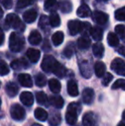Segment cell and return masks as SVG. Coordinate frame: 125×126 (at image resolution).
Returning <instances> with one entry per match:
<instances>
[{
	"label": "cell",
	"mask_w": 125,
	"mask_h": 126,
	"mask_svg": "<svg viewBox=\"0 0 125 126\" xmlns=\"http://www.w3.org/2000/svg\"><path fill=\"white\" fill-rule=\"evenodd\" d=\"M41 68L45 72L54 73L57 76L63 78L66 75L67 70L63 64H61L54 57L46 55L43 58L41 63Z\"/></svg>",
	"instance_id": "obj_1"
},
{
	"label": "cell",
	"mask_w": 125,
	"mask_h": 126,
	"mask_svg": "<svg viewBox=\"0 0 125 126\" xmlns=\"http://www.w3.org/2000/svg\"><path fill=\"white\" fill-rule=\"evenodd\" d=\"M79 111H80V106L78 103H70L67 108V112L65 115L67 124L69 125H74L76 123Z\"/></svg>",
	"instance_id": "obj_2"
},
{
	"label": "cell",
	"mask_w": 125,
	"mask_h": 126,
	"mask_svg": "<svg viewBox=\"0 0 125 126\" xmlns=\"http://www.w3.org/2000/svg\"><path fill=\"white\" fill-rule=\"evenodd\" d=\"M24 44H25V40L22 35L16 33H11L10 36V41H9L10 50L14 52H18L23 48Z\"/></svg>",
	"instance_id": "obj_3"
},
{
	"label": "cell",
	"mask_w": 125,
	"mask_h": 126,
	"mask_svg": "<svg viewBox=\"0 0 125 126\" xmlns=\"http://www.w3.org/2000/svg\"><path fill=\"white\" fill-rule=\"evenodd\" d=\"M5 23L8 26L11 27V28H15V29L18 30L20 32L24 31V29H25L24 24L22 22L20 18L15 14H9L6 16V19H5Z\"/></svg>",
	"instance_id": "obj_4"
},
{
	"label": "cell",
	"mask_w": 125,
	"mask_h": 126,
	"mask_svg": "<svg viewBox=\"0 0 125 126\" xmlns=\"http://www.w3.org/2000/svg\"><path fill=\"white\" fill-rule=\"evenodd\" d=\"M10 116L15 121H22L26 116L25 110L20 105L14 104L10 107Z\"/></svg>",
	"instance_id": "obj_5"
},
{
	"label": "cell",
	"mask_w": 125,
	"mask_h": 126,
	"mask_svg": "<svg viewBox=\"0 0 125 126\" xmlns=\"http://www.w3.org/2000/svg\"><path fill=\"white\" fill-rule=\"evenodd\" d=\"M111 69L117 75L125 76V62L121 58H115L111 64Z\"/></svg>",
	"instance_id": "obj_6"
},
{
	"label": "cell",
	"mask_w": 125,
	"mask_h": 126,
	"mask_svg": "<svg viewBox=\"0 0 125 126\" xmlns=\"http://www.w3.org/2000/svg\"><path fill=\"white\" fill-rule=\"evenodd\" d=\"M93 20L96 22L98 25H104L108 22L109 16L107 14L104 13L102 11H98V10H95L92 15Z\"/></svg>",
	"instance_id": "obj_7"
},
{
	"label": "cell",
	"mask_w": 125,
	"mask_h": 126,
	"mask_svg": "<svg viewBox=\"0 0 125 126\" xmlns=\"http://www.w3.org/2000/svg\"><path fill=\"white\" fill-rule=\"evenodd\" d=\"M82 124L83 126H98V121L94 113L91 111L85 113L82 118Z\"/></svg>",
	"instance_id": "obj_8"
},
{
	"label": "cell",
	"mask_w": 125,
	"mask_h": 126,
	"mask_svg": "<svg viewBox=\"0 0 125 126\" xmlns=\"http://www.w3.org/2000/svg\"><path fill=\"white\" fill-rule=\"evenodd\" d=\"M68 28L71 35H75L76 33H80L82 28V22L77 20L69 21L68 23Z\"/></svg>",
	"instance_id": "obj_9"
},
{
	"label": "cell",
	"mask_w": 125,
	"mask_h": 126,
	"mask_svg": "<svg viewBox=\"0 0 125 126\" xmlns=\"http://www.w3.org/2000/svg\"><path fill=\"white\" fill-rule=\"evenodd\" d=\"M94 92L92 88H85L82 92V100L85 104L90 105L94 102Z\"/></svg>",
	"instance_id": "obj_10"
},
{
	"label": "cell",
	"mask_w": 125,
	"mask_h": 126,
	"mask_svg": "<svg viewBox=\"0 0 125 126\" xmlns=\"http://www.w3.org/2000/svg\"><path fill=\"white\" fill-rule=\"evenodd\" d=\"M18 81L20 84L25 88H31L33 86V80L28 74H20L18 76Z\"/></svg>",
	"instance_id": "obj_11"
},
{
	"label": "cell",
	"mask_w": 125,
	"mask_h": 126,
	"mask_svg": "<svg viewBox=\"0 0 125 126\" xmlns=\"http://www.w3.org/2000/svg\"><path fill=\"white\" fill-rule=\"evenodd\" d=\"M80 70L81 74L85 78H90L92 76V69H91L90 63L87 61H83L80 63Z\"/></svg>",
	"instance_id": "obj_12"
},
{
	"label": "cell",
	"mask_w": 125,
	"mask_h": 126,
	"mask_svg": "<svg viewBox=\"0 0 125 126\" xmlns=\"http://www.w3.org/2000/svg\"><path fill=\"white\" fill-rule=\"evenodd\" d=\"M20 100L23 105L30 106L33 104V95L30 92H22L20 95Z\"/></svg>",
	"instance_id": "obj_13"
},
{
	"label": "cell",
	"mask_w": 125,
	"mask_h": 126,
	"mask_svg": "<svg viewBox=\"0 0 125 126\" xmlns=\"http://www.w3.org/2000/svg\"><path fill=\"white\" fill-rule=\"evenodd\" d=\"M10 66H11V68L13 70H20L26 69L28 66V62L24 58H20V59H15L14 61H12L11 63H10Z\"/></svg>",
	"instance_id": "obj_14"
},
{
	"label": "cell",
	"mask_w": 125,
	"mask_h": 126,
	"mask_svg": "<svg viewBox=\"0 0 125 126\" xmlns=\"http://www.w3.org/2000/svg\"><path fill=\"white\" fill-rule=\"evenodd\" d=\"M67 90H68V94L72 97H76L79 94V89L77 83L73 80H70V81H68Z\"/></svg>",
	"instance_id": "obj_15"
},
{
	"label": "cell",
	"mask_w": 125,
	"mask_h": 126,
	"mask_svg": "<svg viewBox=\"0 0 125 126\" xmlns=\"http://www.w3.org/2000/svg\"><path fill=\"white\" fill-rule=\"evenodd\" d=\"M27 57L32 63H37L40 60V51L34 48H29L27 51Z\"/></svg>",
	"instance_id": "obj_16"
},
{
	"label": "cell",
	"mask_w": 125,
	"mask_h": 126,
	"mask_svg": "<svg viewBox=\"0 0 125 126\" xmlns=\"http://www.w3.org/2000/svg\"><path fill=\"white\" fill-rule=\"evenodd\" d=\"M76 14L79 17H82V18L88 17L91 16V10L88 7V5H87L86 3H82L78 8Z\"/></svg>",
	"instance_id": "obj_17"
},
{
	"label": "cell",
	"mask_w": 125,
	"mask_h": 126,
	"mask_svg": "<svg viewBox=\"0 0 125 126\" xmlns=\"http://www.w3.org/2000/svg\"><path fill=\"white\" fill-rule=\"evenodd\" d=\"M41 40H42L41 34L37 30L32 31L28 36V41L30 42V44L34 46L39 45L40 43V41H41Z\"/></svg>",
	"instance_id": "obj_18"
},
{
	"label": "cell",
	"mask_w": 125,
	"mask_h": 126,
	"mask_svg": "<svg viewBox=\"0 0 125 126\" xmlns=\"http://www.w3.org/2000/svg\"><path fill=\"white\" fill-rule=\"evenodd\" d=\"M18 86L14 82H9L5 86V91L10 97H15L18 94Z\"/></svg>",
	"instance_id": "obj_19"
},
{
	"label": "cell",
	"mask_w": 125,
	"mask_h": 126,
	"mask_svg": "<svg viewBox=\"0 0 125 126\" xmlns=\"http://www.w3.org/2000/svg\"><path fill=\"white\" fill-rule=\"evenodd\" d=\"M105 70H106V67L105 64L103 62H97L94 65V71H95V75L98 77H103L105 74Z\"/></svg>",
	"instance_id": "obj_20"
},
{
	"label": "cell",
	"mask_w": 125,
	"mask_h": 126,
	"mask_svg": "<svg viewBox=\"0 0 125 126\" xmlns=\"http://www.w3.org/2000/svg\"><path fill=\"white\" fill-rule=\"evenodd\" d=\"M37 18V11L35 10H28L23 14V20L27 23H32Z\"/></svg>",
	"instance_id": "obj_21"
},
{
	"label": "cell",
	"mask_w": 125,
	"mask_h": 126,
	"mask_svg": "<svg viewBox=\"0 0 125 126\" xmlns=\"http://www.w3.org/2000/svg\"><path fill=\"white\" fill-rule=\"evenodd\" d=\"M48 85H49V88L51 89V91L52 93L55 94H58L61 91V83L59 82L58 80L57 79H51L48 81Z\"/></svg>",
	"instance_id": "obj_22"
},
{
	"label": "cell",
	"mask_w": 125,
	"mask_h": 126,
	"mask_svg": "<svg viewBox=\"0 0 125 126\" xmlns=\"http://www.w3.org/2000/svg\"><path fill=\"white\" fill-rule=\"evenodd\" d=\"M57 8H58V3H57V0H45V1L44 9L46 11H51L52 13Z\"/></svg>",
	"instance_id": "obj_23"
},
{
	"label": "cell",
	"mask_w": 125,
	"mask_h": 126,
	"mask_svg": "<svg viewBox=\"0 0 125 126\" xmlns=\"http://www.w3.org/2000/svg\"><path fill=\"white\" fill-rule=\"evenodd\" d=\"M93 52L94 55L96 58H101L104 56V52H105V47H104L103 44L101 43H96L93 46Z\"/></svg>",
	"instance_id": "obj_24"
},
{
	"label": "cell",
	"mask_w": 125,
	"mask_h": 126,
	"mask_svg": "<svg viewBox=\"0 0 125 126\" xmlns=\"http://www.w3.org/2000/svg\"><path fill=\"white\" fill-rule=\"evenodd\" d=\"M34 117L36 119L44 122L48 118V113L45 110L42 109V108H36L34 111Z\"/></svg>",
	"instance_id": "obj_25"
},
{
	"label": "cell",
	"mask_w": 125,
	"mask_h": 126,
	"mask_svg": "<svg viewBox=\"0 0 125 126\" xmlns=\"http://www.w3.org/2000/svg\"><path fill=\"white\" fill-rule=\"evenodd\" d=\"M90 34L94 40H97V41H99L103 38V30L99 27H94V28H91Z\"/></svg>",
	"instance_id": "obj_26"
},
{
	"label": "cell",
	"mask_w": 125,
	"mask_h": 126,
	"mask_svg": "<svg viewBox=\"0 0 125 126\" xmlns=\"http://www.w3.org/2000/svg\"><path fill=\"white\" fill-rule=\"evenodd\" d=\"M48 120L49 124L52 126H57L62 121V118L58 112H52L50 117L48 118Z\"/></svg>",
	"instance_id": "obj_27"
},
{
	"label": "cell",
	"mask_w": 125,
	"mask_h": 126,
	"mask_svg": "<svg viewBox=\"0 0 125 126\" xmlns=\"http://www.w3.org/2000/svg\"><path fill=\"white\" fill-rule=\"evenodd\" d=\"M77 45H78V47L80 49H87L91 45V40L87 35L82 36L78 39Z\"/></svg>",
	"instance_id": "obj_28"
},
{
	"label": "cell",
	"mask_w": 125,
	"mask_h": 126,
	"mask_svg": "<svg viewBox=\"0 0 125 126\" xmlns=\"http://www.w3.org/2000/svg\"><path fill=\"white\" fill-rule=\"evenodd\" d=\"M107 42L108 44L112 47H116L119 45V38L115 33H108L107 35Z\"/></svg>",
	"instance_id": "obj_29"
},
{
	"label": "cell",
	"mask_w": 125,
	"mask_h": 126,
	"mask_svg": "<svg viewBox=\"0 0 125 126\" xmlns=\"http://www.w3.org/2000/svg\"><path fill=\"white\" fill-rule=\"evenodd\" d=\"M49 101H50L51 105H52L54 107L57 108V109L62 108L64 104V100L61 96H52L50 98Z\"/></svg>",
	"instance_id": "obj_30"
},
{
	"label": "cell",
	"mask_w": 125,
	"mask_h": 126,
	"mask_svg": "<svg viewBox=\"0 0 125 126\" xmlns=\"http://www.w3.org/2000/svg\"><path fill=\"white\" fill-rule=\"evenodd\" d=\"M63 39H64V35H63V33L61 31H57L52 35V42H53L54 46L57 47V46L61 45L63 41Z\"/></svg>",
	"instance_id": "obj_31"
},
{
	"label": "cell",
	"mask_w": 125,
	"mask_h": 126,
	"mask_svg": "<svg viewBox=\"0 0 125 126\" xmlns=\"http://www.w3.org/2000/svg\"><path fill=\"white\" fill-rule=\"evenodd\" d=\"M60 17H59L58 14H57L56 12H52L51 13L50 16H49V23L52 25V27L57 28L60 25Z\"/></svg>",
	"instance_id": "obj_32"
},
{
	"label": "cell",
	"mask_w": 125,
	"mask_h": 126,
	"mask_svg": "<svg viewBox=\"0 0 125 126\" xmlns=\"http://www.w3.org/2000/svg\"><path fill=\"white\" fill-rule=\"evenodd\" d=\"M36 100L39 104L42 105V106H47V104H48V102H49L47 95L45 94L44 92H41V91L38 92V93L36 94Z\"/></svg>",
	"instance_id": "obj_33"
},
{
	"label": "cell",
	"mask_w": 125,
	"mask_h": 126,
	"mask_svg": "<svg viewBox=\"0 0 125 126\" xmlns=\"http://www.w3.org/2000/svg\"><path fill=\"white\" fill-rule=\"evenodd\" d=\"M59 8H60L61 11L63 12V13H69L72 10V3L69 1L64 0V1H62L60 3Z\"/></svg>",
	"instance_id": "obj_34"
},
{
	"label": "cell",
	"mask_w": 125,
	"mask_h": 126,
	"mask_svg": "<svg viewBox=\"0 0 125 126\" xmlns=\"http://www.w3.org/2000/svg\"><path fill=\"white\" fill-rule=\"evenodd\" d=\"M46 78L42 74H38L35 77V84L38 87H44L46 84Z\"/></svg>",
	"instance_id": "obj_35"
},
{
	"label": "cell",
	"mask_w": 125,
	"mask_h": 126,
	"mask_svg": "<svg viewBox=\"0 0 125 126\" xmlns=\"http://www.w3.org/2000/svg\"><path fill=\"white\" fill-rule=\"evenodd\" d=\"M115 18L117 21H125V7H122L116 10Z\"/></svg>",
	"instance_id": "obj_36"
},
{
	"label": "cell",
	"mask_w": 125,
	"mask_h": 126,
	"mask_svg": "<svg viewBox=\"0 0 125 126\" xmlns=\"http://www.w3.org/2000/svg\"><path fill=\"white\" fill-rule=\"evenodd\" d=\"M115 31L117 33V34L120 37L122 40H125V26L122 25V24H119L117 25L115 28Z\"/></svg>",
	"instance_id": "obj_37"
},
{
	"label": "cell",
	"mask_w": 125,
	"mask_h": 126,
	"mask_svg": "<svg viewBox=\"0 0 125 126\" xmlns=\"http://www.w3.org/2000/svg\"><path fill=\"white\" fill-rule=\"evenodd\" d=\"M10 72V69L3 60L0 59V76H6Z\"/></svg>",
	"instance_id": "obj_38"
},
{
	"label": "cell",
	"mask_w": 125,
	"mask_h": 126,
	"mask_svg": "<svg viewBox=\"0 0 125 126\" xmlns=\"http://www.w3.org/2000/svg\"><path fill=\"white\" fill-rule=\"evenodd\" d=\"M112 89H118V88H122L125 89V80L124 79H118L113 83L111 87Z\"/></svg>",
	"instance_id": "obj_39"
},
{
	"label": "cell",
	"mask_w": 125,
	"mask_h": 126,
	"mask_svg": "<svg viewBox=\"0 0 125 126\" xmlns=\"http://www.w3.org/2000/svg\"><path fill=\"white\" fill-rule=\"evenodd\" d=\"M113 79V76L111 73H105V76H103V80H102V84L104 86H108L109 83L112 81Z\"/></svg>",
	"instance_id": "obj_40"
},
{
	"label": "cell",
	"mask_w": 125,
	"mask_h": 126,
	"mask_svg": "<svg viewBox=\"0 0 125 126\" xmlns=\"http://www.w3.org/2000/svg\"><path fill=\"white\" fill-rule=\"evenodd\" d=\"M48 20H49V18H47V16H42L40 17L39 25H40V27L42 29H45V28L48 25V22H49Z\"/></svg>",
	"instance_id": "obj_41"
},
{
	"label": "cell",
	"mask_w": 125,
	"mask_h": 126,
	"mask_svg": "<svg viewBox=\"0 0 125 126\" xmlns=\"http://www.w3.org/2000/svg\"><path fill=\"white\" fill-rule=\"evenodd\" d=\"M32 0H17L16 1V6L17 8H24V7L28 6L31 4Z\"/></svg>",
	"instance_id": "obj_42"
},
{
	"label": "cell",
	"mask_w": 125,
	"mask_h": 126,
	"mask_svg": "<svg viewBox=\"0 0 125 126\" xmlns=\"http://www.w3.org/2000/svg\"><path fill=\"white\" fill-rule=\"evenodd\" d=\"M73 53H74V50L70 47H67L66 48L63 50V55L68 58H71L72 55H73Z\"/></svg>",
	"instance_id": "obj_43"
},
{
	"label": "cell",
	"mask_w": 125,
	"mask_h": 126,
	"mask_svg": "<svg viewBox=\"0 0 125 126\" xmlns=\"http://www.w3.org/2000/svg\"><path fill=\"white\" fill-rule=\"evenodd\" d=\"M2 3H3V4L4 5V7L6 9L11 8V5H12L11 0H2Z\"/></svg>",
	"instance_id": "obj_44"
},
{
	"label": "cell",
	"mask_w": 125,
	"mask_h": 126,
	"mask_svg": "<svg viewBox=\"0 0 125 126\" xmlns=\"http://www.w3.org/2000/svg\"><path fill=\"white\" fill-rule=\"evenodd\" d=\"M117 52L120 55H122V56L125 57V46H121V47H119V48L117 49Z\"/></svg>",
	"instance_id": "obj_45"
},
{
	"label": "cell",
	"mask_w": 125,
	"mask_h": 126,
	"mask_svg": "<svg viewBox=\"0 0 125 126\" xmlns=\"http://www.w3.org/2000/svg\"><path fill=\"white\" fill-rule=\"evenodd\" d=\"M3 41H4V34H3V30L0 28V46L3 45Z\"/></svg>",
	"instance_id": "obj_46"
},
{
	"label": "cell",
	"mask_w": 125,
	"mask_h": 126,
	"mask_svg": "<svg viewBox=\"0 0 125 126\" xmlns=\"http://www.w3.org/2000/svg\"><path fill=\"white\" fill-rule=\"evenodd\" d=\"M3 10H2L1 7H0V19L3 17Z\"/></svg>",
	"instance_id": "obj_47"
},
{
	"label": "cell",
	"mask_w": 125,
	"mask_h": 126,
	"mask_svg": "<svg viewBox=\"0 0 125 126\" xmlns=\"http://www.w3.org/2000/svg\"><path fill=\"white\" fill-rule=\"evenodd\" d=\"M117 126H125V123H124V122H120Z\"/></svg>",
	"instance_id": "obj_48"
},
{
	"label": "cell",
	"mask_w": 125,
	"mask_h": 126,
	"mask_svg": "<svg viewBox=\"0 0 125 126\" xmlns=\"http://www.w3.org/2000/svg\"><path fill=\"white\" fill-rule=\"evenodd\" d=\"M123 119L125 121V110H124V111L123 112Z\"/></svg>",
	"instance_id": "obj_49"
},
{
	"label": "cell",
	"mask_w": 125,
	"mask_h": 126,
	"mask_svg": "<svg viewBox=\"0 0 125 126\" xmlns=\"http://www.w3.org/2000/svg\"><path fill=\"white\" fill-rule=\"evenodd\" d=\"M32 126H42V125H38V124H34V125H32Z\"/></svg>",
	"instance_id": "obj_50"
},
{
	"label": "cell",
	"mask_w": 125,
	"mask_h": 126,
	"mask_svg": "<svg viewBox=\"0 0 125 126\" xmlns=\"http://www.w3.org/2000/svg\"><path fill=\"white\" fill-rule=\"evenodd\" d=\"M1 104H2V100H1V98H0V108H1Z\"/></svg>",
	"instance_id": "obj_51"
},
{
	"label": "cell",
	"mask_w": 125,
	"mask_h": 126,
	"mask_svg": "<svg viewBox=\"0 0 125 126\" xmlns=\"http://www.w3.org/2000/svg\"><path fill=\"white\" fill-rule=\"evenodd\" d=\"M100 1H104V2H105V1H108V0H100Z\"/></svg>",
	"instance_id": "obj_52"
},
{
	"label": "cell",
	"mask_w": 125,
	"mask_h": 126,
	"mask_svg": "<svg viewBox=\"0 0 125 126\" xmlns=\"http://www.w3.org/2000/svg\"><path fill=\"white\" fill-rule=\"evenodd\" d=\"M0 87H1V82H0Z\"/></svg>",
	"instance_id": "obj_53"
},
{
	"label": "cell",
	"mask_w": 125,
	"mask_h": 126,
	"mask_svg": "<svg viewBox=\"0 0 125 126\" xmlns=\"http://www.w3.org/2000/svg\"><path fill=\"white\" fill-rule=\"evenodd\" d=\"M124 90H125V89H124Z\"/></svg>",
	"instance_id": "obj_54"
}]
</instances>
